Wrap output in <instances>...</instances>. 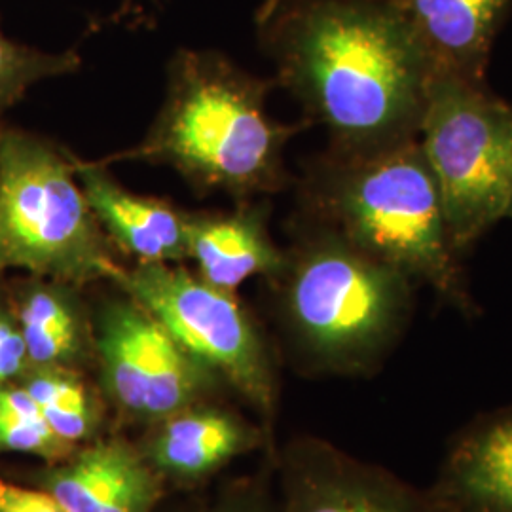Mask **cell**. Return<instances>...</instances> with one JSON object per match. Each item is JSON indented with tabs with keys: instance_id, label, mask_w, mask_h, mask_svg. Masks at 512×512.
<instances>
[{
	"instance_id": "obj_1",
	"label": "cell",
	"mask_w": 512,
	"mask_h": 512,
	"mask_svg": "<svg viewBox=\"0 0 512 512\" xmlns=\"http://www.w3.org/2000/svg\"><path fill=\"white\" fill-rule=\"evenodd\" d=\"M255 25L275 80L329 131L332 150L418 139L435 73L391 0H264Z\"/></svg>"
},
{
	"instance_id": "obj_2",
	"label": "cell",
	"mask_w": 512,
	"mask_h": 512,
	"mask_svg": "<svg viewBox=\"0 0 512 512\" xmlns=\"http://www.w3.org/2000/svg\"><path fill=\"white\" fill-rule=\"evenodd\" d=\"M298 205L302 224L329 230L403 270L459 313L475 315L418 139L365 152L329 148L306 171Z\"/></svg>"
},
{
	"instance_id": "obj_3",
	"label": "cell",
	"mask_w": 512,
	"mask_h": 512,
	"mask_svg": "<svg viewBox=\"0 0 512 512\" xmlns=\"http://www.w3.org/2000/svg\"><path fill=\"white\" fill-rule=\"evenodd\" d=\"M270 88L219 52L179 50L147 137L101 162L169 165L203 192L241 202L277 192L287 184L285 148L302 126L275 122L266 107Z\"/></svg>"
},
{
	"instance_id": "obj_4",
	"label": "cell",
	"mask_w": 512,
	"mask_h": 512,
	"mask_svg": "<svg viewBox=\"0 0 512 512\" xmlns=\"http://www.w3.org/2000/svg\"><path fill=\"white\" fill-rule=\"evenodd\" d=\"M285 251V325L310 363L338 372H372L408 329L416 281L329 230L300 224Z\"/></svg>"
},
{
	"instance_id": "obj_5",
	"label": "cell",
	"mask_w": 512,
	"mask_h": 512,
	"mask_svg": "<svg viewBox=\"0 0 512 512\" xmlns=\"http://www.w3.org/2000/svg\"><path fill=\"white\" fill-rule=\"evenodd\" d=\"M93 217L73 156L0 126V272L18 268L71 285L116 281L124 268Z\"/></svg>"
},
{
	"instance_id": "obj_6",
	"label": "cell",
	"mask_w": 512,
	"mask_h": 512,
	"mask_svg": "<svg viewBox=\"0 0 512 512\" xmlns=\"http://www.w3.org/2000/svg\"><path fill=\"white\" fill-rule=\"evenodd\" d=\"M418 143L439 188L448 238L465 253L512 198V105L486 82L435 74Z\"/></svg>"
},
{
	"instance_id": "obj_7",
	"label": "cell",
	"mask_w": 512,
	"mask_h": 512,
	"mask_svg": "<svg viewBox=\"0 0 512 512\" xmlns=\"http://www.w3.org/2000/svg\"><path fill=\"white\" fill-rule=\"evenodd\" d=\"M114 283L154 315L198 363L220 372L264 412L272 410L270 353L234 293L173 264L124 268Z\"/></svg>"
},
{
	"instance_id": "obj_8",
	"label": "cell",
	"mask_w": 512,
	"mask_h": 512,
	"mask_svg": "<svg viewBox=\"0 0 512 512\" xmlns=\"http://www.w3.org/2000/svg\"><path fill=\"white\" fill-rule=\"evenodd\" d=\"M95 346L110 395L131 414L167 420L202 391L207 368L131 296L103 308Z\"/></svg>"
},
{
	"instance_id": "obj_9",
	"label": "cell",
	"mask_w": 512,
	"mask_h": 512,
	"mask_svg": "<svg viewBox=\"0 0 512 512\" xmlns=\"http://www.w3.org/2000/svg\"><path fill=\"white\" fill-rule=\"evenodd\" d=\"M285 512H439L427 488L306 442L289 458Z\"/></svg>"
},
{
	"instance_id": "obj_10",
	"label": "cell",
	"mask_w": 512,
	"mask_h": 512,
	"mask_svg": "<svg viewBox=\"0 0 512 512\" xmlns=\"http://www.w3.org/2000/svg\"><path fill=\"white\" fill-rule=\"evenodd\" d=\"M427 494L439 512H512V403L459 429Z\"/></svg>"
},
{
	"instance_id": "obj_11",
	"label": "cell",
	"mask_w": 512,
	"mask_h": 512,
	"mask_svg": "<svg viewBox=\"0 0 512 512\" xmlns=\"http://www.w3.org/2000/svg\"><path fill=\"white\" fill-rule=\"evenodd\" d=\"M74 173L112 245L139 264H177L188 258V213L169 203L131 194L101 162H84L73 156Z\"/></svg>"
},
{
	"instance_id": "obj_12",
	"label": "cell",
	"mask_w": 512,
	"mask_h": 512,
	"mask_svg": "<svg viewBox=\"0 0 512 512\" xmlns=\"http://www.w3.org/2000/svg\"><path fill=\"white\" fill-rule=\"evenodd\" d=\"M414 31L433 73L486 82L495 38L512 0H391Z\"/></svg>"
},
{
	"instance_id": "obj_13",
	"label": "cell",
	"mask_w": 512,
	"mask_h": 512,
	"mask_svg": "<svg viewBox=\"0 0 512 512\" xmlns=\"http://www.w3.org/2000/svg\"><path fill=\"white\" fill-rule=\"evenodd\" d=\"M186 253L203 281L228 293L255 275L274 279L285 266V251L268 232L266 211L253 203L232 213H190Z\"/></svg>"
},
{
	"instance_id": "obj_14",
	"label": "cell",
	"mask_w": 512,
	"mask_h": 512,
	"mask_svg": "<svg viewBox=\"0 0 512 512\" xmlns=\"http://www.w3.org/2000/svg\"><path fill=\"white\" fill-rule=\"evenodd\" d=\"M42 486L67 512H150L156 478L122 442H99L48 471Z\"/></svg>"
},
{
	"instance_id": "obj_15",
	"label": "cell",
	"mask_w": 512,
	"mask_h": 512,
	"mask_svg": "<svg viewBox=\"0 0 512 512\" xmlns=\"http://www.w3.org/2000/svg\"><path fill=\"white\" fill-rule=\"evenodd\" d=\"M31 366H69L86 348V327L71 283L33 275L10 298Z\"/></svg>"
},
{
	"instance_id": "obj_16",
	"label": "cell",
	"mask_w": 512,
	"mask_h": 512,
	"mask_svg": "<svg viewBox=\"0 0 512 512\" xmlns=\"http://www.w3.org/2000/svg\"><path fill=\"white\" fill-rule=\"evenodd\" d=\"M249 431L217 410L177 412L152 442L154 463L171 475L202 476L245 450Z\"/></svg>"
},
{
	"instance_id": "obj_17",
	"label": "cell",
	"mask_w": 512,
	"mask_h": 512,
	"mask_svg": "<svg viewBox=\"0 0 512 512\" xmlns=\"http://www.w3.org/2000/svg\"><path fill=\"white\" fill-rule=\"evenodd\" d=\"M18 384L33 397L44 420L67 442L76 444L95 425L92 399L80 378L65 366H29Z\"/></svg>"
},
{
	"instance_id": "obj_18",
	"label": "cell",
	"mask_w": 512,
	"mask_h": 512,
	"mask_svg": "<svg viewBox=\"0 0 512 512\" xmlns=\"http://www.w3.org/2000/svg\"><path fill=\"white\" fill-rule=\"evenodd\" d=\"M74 444L61 439L44 420L33 397L16 382L0 387V452H19L59 463Z\"/></svg>"
},
{
	"instance_id": "obj_19",
	"label": "cell",
	"mask_w": 512,
	"mask_h": 512,
	"mask_svg": "<svg viewBox=\"0 0 512 512\" xmlns=\"http://www.w3.org/2000/svg\"><path fill=\"white\" fill-rule=\"evenodd\" d=\"M74 52L52 54L14 42L0 31V116L23 99L35 84L78 71Z\"/></svg>"
},
{
	"instance_id": "obj_20",
	"label": "cell",
	"mask_w": 512,
	"mask_h": 512,
	"mask_svg": "<svg viewBox=\"0 0 512 512\" xmlns=\"http://www.w3.org/2000/svg\"><path fill=\"white\" fill-rule=\"evenodd\" d=\"M29 366V355L18 321L10 306L0 302V387L16 384Z\"/></svg>"
},
{
	"instance_id": "obj_21",
	"label": "cell",
	"mask_w": 512,
	"mask_h": 512,
	"mask_svg": "<svg viewBox=\"0 0 512 512\" xmlns=\"http://www.w3.org/2000/svg\"><path fill=\"white\" fill-rule=\"evenodd\" d=\"M0 512H67L46 490H31L0 476Z\"/></svg>"
},
{
	"instance_id": "obj_22",
	"label": "cell",
	"mask_w": 512,
	"mask_h": 512,
	"mask_svg": "<svg viewBox=\"0 0 512 512\" xmlns=\"http://www.w3.org/2000/svg\"><path fill=\"white\" fill-rule=\"evenodd\" d=\"M507 219H512V198L511 203H509V211H507Z\"/></svg>"
}]
</instances>
